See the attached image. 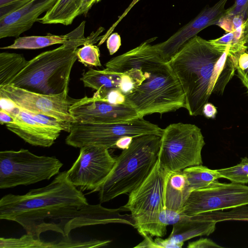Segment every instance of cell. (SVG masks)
I'll return each mask as SVG.
<instances>
[{
  "label": "cell",
  "instance_id": "ba28073f",
  "mask_svg": "<svg viewBox=\"0 0 248 248\" xmlns=\"http://www.w3.org/2000/svg\"><path fill=\"white\" fill-rule=\"evenodd\" d=\"M63 164L55 156H39L29 150L0 152V188L28 186L48 180L60 173Z\"/></svg>",
  "mask_w": 248,
  "mask_h": 248
},
{
  "label": "cell",
  "instance_id": "e0dca14e",
  "mask_svg": "<svg viewBox=\"0 0 248 248\" xmlns=\"http://www.w3.org/2000/svg\"><path fill=\"white\" fill-rule=\"evenodd\" d=\"M217 221L204 218L202 214L184 215L181 220L173 224L169 236L166 240L170 243H184L192 238L209 235L216 229Z\"/></svg>",
  "mask_w": 248,
  "mask_h": 248
},
{
  "label": "cell",
  "instance_id": "4316f807",
  "mask_svg": "<svg viewBox=\"0 0 248 248\" xmlns=\"http://www.w3.org/2000/svg\"><path fill=\"white\" fill-rule=\"evenodd\" d=\"M77 55L78 61L86 66H101L99 49L93 44H86L82 47L78 48Z\"/></svg>",
  "mask_w": 248,
  "mask_h": 248
},
{
  "label": "cell",
  "instance_id": "7a4b0ae2",
  "mask_svg": "<svg viewBox=\"0 0 248 248\" xmlns=\"http://www.w3.org/2000/svg\"><path fill=\"white\" fill-rule=\"evenodd\" d=\"M147 40L136 47L112 58L105 64L108 71L128 75L135 88L125 96L139 117L186 108L182 86L170 65Z\"/></svg>",
  "mask_w": 248,
  "mask_h": 248
},
{
  "label": "cell",
  "instance_id": "836d02e7",
  "mask_svg": "<svg viewBox=\"0 0 248 248\" xmlns=\"http://www.w3.org/2000/svg\"><path fill=\"white\" fill-rule=\"evenodd\" d=\"M121 45L120 36L117 32L111 34L107 40V46L110 55H113L119 49Z\"/></svg>",
  "mask_w": 248,
  "mask_h": 248
},
{
  "label": "cell",
  "instance_id": "f1b7e54d",
  "mask_svg": "<svg viewBox=\"0 0 248 248\" xmlns=\"http://www.w3.org/2000/svg\"><path fill=\"white\" fill-rule=\"evenodd\" d=\"M110 240H100L93 239L86 241H74L68 238L56 244V248H98L108 246Z\"/></svg>",
  "mask_w": 248,
  "mask_h": 248
},
{
  "label": "cell",
  "instance_id": "2e32d148",
  "mask_svg": "<svg viewBox=\"0 0 248 248\" xmlns=\"http://www.w3.org/2000/svg\"><path fill=\"white\" fill-rule=\"evenodd\" d=\"M57 0H31L19 9L0 18V39L18 37L30 29L39 16Z\"/></svg>",
  "mask_w": 248,
  "mask_h": 248
},
{
  "label": "cell",
  "instance_id": "8992f818",
  "mask_svg": "<svg viewBox=\"0 0 248 248\" xmlns=\"http://www.w3.org/2000/svg\"><path fill=\"white\" fill-rule=\"evenodd\" d=\"M168 171L157 159L149 175L128 194L127 203L122 207L130 212L134 227L142 236L161 237L166 234L167 227L161 223L160 216L165 209L164 192Z\"/></svg>",
  "mask_w": 248,
  "mask_h": 248
},
{
  "label": "cell",
  "instance_id": "3957f363",
  "mask_svg": "<svg viewBox=\"0 0 248 248\" xmlns=\"http://www.w3.org/2000/svg\"><path fill=\"white\" fill-rule=\"evenodd\" d=\"M238 58L199 36L189 39L168 62L183 90L190 116L202 115L212 93L222 95L238 67Z\"/></svg>",
  "mask_w": 248,
  "mask_h": 248
},
{
  "label": "cell",
  "instance_id": "d4e9b609",
  "mask_svg": "<svg viewBox=\"0 0 248 248\" xmlns=\"http://www.w3.org/2000/svg\"><path fill=\"white\" fill-rule=\"evenodd\" d=\"M55 242H46L26 234L19 238H0V248H55Z\"/></svg>",
  "mask_w": 248,
  "mask_h": 248
},
{
  "label": "cell",
  "instance_id": "d590c367",
  "mask_svg": "<svg viewBox=\"0 0 248 248\" xmlns=\"http://www.w3.org/2000/svg\"><path fill=\"white\" fill-rule=\"evenodd\" d=\"M155 242L158 247V248H181L184 243L174 244L168 242L166 239H163L159 237H157L155 239Z\"/></svg>",
  "mask_w": 248,
  "mask_h": 248
},
{
  "label": "cell",
  "instance_id": "5b68a950",
  "mask_svg": "<svg viewBox=\"0 0 248 248\" xmlns=\"http://www.w3.org/2000/svg\"><path fill=\"white\" fill-rule=\"evenodd\" d=\"M161 137L153 134L133 138L128 148L115 157V163L98 192L100 203L129 194L151 172L157 159Z\"/></svg>",
  "mask_w": 248,
  "mask_h": 248
},
{
  "label": "cell",
  "instance_id": "8d00e7d4",
  "mask_svg": "<svg viewBox=\"0 0 248 248\" xmlns=\"http://www.w3.org/2000/svg\"><path fill=\"white\" fill-rule=\"evenodd\" d=\"M14 116L6 110L0 109V123L1 125L12 124L15 122Z\"/></svg>",
  "mask_w": 248,
  "mask_h": 248
},
{
  "label": "cell",
  "instance_id": "d6a6232c",
  "mask_svg": "<svg viewBox=\"0 0 248 248\" xmlns=\"http://www.w3.org/2000/svg\"><path fill=\"white\" fill-rule=\"evenodd\" d=\"M101 97L114 104H122L125 102V96L119 89L111 90Z\"/></svg>",
  "mask_w": 248,
  "mask_h": 248
},
{
  "label": "cell",
  "instance_id": "ab89813d",
  "mask_svg": "<svg viewBox=\"0 0 248 248\" xmlns=\"http://www.w3.org/2000/svg\"><path fill=\"white\" fill-rule=\"evenodd\" d=\"M133 138L130 136H124L117 140L116 143L115 148L124 150L128 148L131 144Z\"/></svg>",
  "mask_w": 248,
  "mask_h": 248
},
{
  "label": "cell",
  "instance_id": "4dcf8cb0",
  "mask_svg": "<svg viewBox=\"0 0 248 248\" xmlns=\"http://www.w3.org/2000/svg\"><path fill=\"white\" fill-rule=\"evenodd\" d=\"M224 16H238L246 21L248 17V0H235L234 4L226 9Z\"/></svg>",
  "mask_w": 248,
  "mask_h": 248
},
{
  "label": "cell",
  "instance_id": "7c38bea8",
  "mask_svg": "<svg viewBox=\"0 0 248 248\" xmlns=\"http://www.w3.org/2000/svg\"><path fill=\"white\" fill-rule=\"evenodd\" d=\"M66 90L55 95L44 94L9 84L0 87V97L30 112L43 114L71 122L76 120L70 112L71 106L78 99L71 98Z\"/></svg>",
  "mask_w": 248,
  "mask_h": 248
},
{
  "label": "cell",
  "instance_id": "1f68e13d",
  "mask_svg": "<svg viewBox=\"0 0 248 248\" xmlns=\"http://www.w3.org/2000/svg\"><path fill=\"white\" fill-rule=\"evenodd\" d=\"M187 247L188 248H221L222 247L218 245L213 240L207 238H201L196 241L188 243Z\"/></svg>",
  "mask_w": 248,
  "mask_h": 248
},
{
  "label": "cell",
  "instance_id": "52a82bcc",
  "mask_svg": "<svg viewBox=\"0 0 248 248\" xmlns=\"http://www.w3.org/2000/svg\"><path fill=\"white\" fill-rule=\"evenodd\" d=\"M205 144L201 129L195 124H170L163 129L158 160L170 171L202 165V151Z\"/></svg>",
  "mask_w": 248,
  "mask_h": 248
},
{
  "label": "cell",
  "instance_id": "d6986e66",
  "mask_svg": "<svg viewBox=\"0 0 248 248\" xmlns=\"http://www.w3.org/2000/svg\"><path fill=\"white\" fill-rule=\"evenodd\" d=\"M85 21H83L78 27L65 35L47 34L45 36H28L19 37L9 46L1 47V49H36L55 44H63L84 32Z\"/></svg>",
  "mask_w": 248,
  "mask_h": 248
},
{
  "label": "cell",
  "instance_id": "f35d334b",
  "mask_svg": "<svg viewBox=\"0 0 248 248\" xmlns=\"http://www.w3.org/2000/svg\"><path fill=\"white\" fill-rule=\"evenodd\" d=\"M101 0H83L78 15H86L92 7Z\"/></svg>",
  "mask_w": 248,
  "mask_h": 248
},
{
  "label": "cell",
  "instance_id": "e575fe53",
  "mask_svg": "<svg viewBox=\"0 0 248 248\" xmlns=\"http://www.w3.org/2000/svg\"><path fill=\"white\" fill-rule=\"evenodd\" d=\"M217 113V108L212 103L207 102L204 105L202 109V114L207 118H215Z\"/></svg>",
  "mask_w": 248,
  "mask_h": 248
},
{
  "label": "cell",
  "instance_id": "ffe728a7",
  "mask_svg": "<svg viewBox=\"0 0 248 248\" xmlns=\"http://www.w3.org/2000/svg\"><path fill=\"white\" fill-rule=\"evenodd\" d=\"M83 0H57L37 22L43 24L69 25L78 16Z\"/></svg>",
  "mask_w": 248,
  "mask_h": 248
},
{
  "label": "cell",
  "instance_id": "484cf974",
  "mask_svg": "<svg viewBox=\"0 0 248 248\" xmlns=\"http://www.w3.org/2000/svg\"><path fill=\"white\" fill-rule=\"evenodd\" d=\"M238 164L232 167L217 170L221 178L237 184L248 183V157L241 158Z\"/></svg>",
  "mask_w": 248,
  "mask_h": 248
},
{
  "label": "cell",
  "instance_id": "44dd1931",
  "mask_svg": "<svg viewBox=\"0 0 248 248\" xmlns=\"http://www.w3.org/2000/svg\"><path fill=\"white\" fill-rule=\"evenodd\" d=\"M122 73H114L106 69L102 70L90 68L82 74L80 80L85 87L95 90L93 96L102 97L108 92L119 89Z\"/></svg>",
  "mask_w": 248,
  "mask_h": 248
},
{
  "label": "cell",
  "instance_id": "ac0fdd59",
  "mask_svg": "<svg viewBox=\"0 0 248 248\" xmlns=\"http://www.w3.org/2000/svg\"><path fill=\"white\" fill-rule=\"evenodd\" d=\"M192 191L183 170L169 171L165 186V209L181 211Z\"/></svg>",
  "mask_w": 248,
  "mask_h": 248
},
{
  "label": "cell",
  "instance_id": "7402d4cb",
  "mask_svg": "<svg viewBox=\"0 0 248 248\" xmlns=\"http://www.w3.org/2000/svg\"><path fill=\"white\" fill-rule=\"evenodd\" d=\"M244 24L233 31L227 32L217 39L209 40L211 44L217 49L225 51L232 57L239 59L240 55L247 51L248 41L245 34Z\"/></svg>",
  "mask_w": 248,
  "mask_h": 248
},
{
  "label": "cell",
  "instance_id": "9a60e30c",
  "mask_svg": "<svg viewBox=\"0 0 248 248\" xmlns=\"http://www.w3.org/2000/svg\"><path fill=\"white\" fill-rule=\"evenodd\" d=\"M2 108L11 113L15 118L14 123L5 125L6 128L32 146L49 147L60 135L61 131L37 122L29 112L12 102Z\"/></svg>",
  "mask_w": 248,
  "mask_h": 248
},
{
  "label": "cell",
  "instance_id": "5bb4252c",
  "mask_svg": "<svg viewBox=\"0 0 248 248\" xmlns=\"http://www.w3.org/2000/svg\"><path fill=\"white\" fill-rule=\"evenodd\" d=\"M227 1L219 0L213 6L207 5L167 40L154 45L162 58L168 62L189 39L207 27L216 25L225 13Z\"/></svg>",
  "mask_w": 248,
  "mask_h": 248
},
{
  "label": "cell",
  "instance_id": "4fadbf2b",
  "mask_svg": "<svg viewBox=\"0 0 248 248\" xmlns=\"http://www.w3.org/2000/svg\"><path fill=\"white\" fill-rule=\"evenodd\" d=\"M69 111L76 121L87 123H120L139 117L135 109L126 102L114 104L93 95L78 99Z\"/></svg>",
  "mask_w": 248,
  "mask_h": 248
},
{
  "label": "cell",
  "instance_id": "603a6c76",
  "mask_svg": "<svg viewBox=\"0 0 248 248\" xmlns=\"http://www.w3.org/2000/svg\"><path fill=\"white\" fill-rule=\"evenodd\" d=\"M29 61L23 55L9 52L0 53V87L10 84L25 68Z\"/></svg>",
  "mask_w": 248,
  "mask_h": 248
},
{
  "label": "cell",
  "instance_id": "6da1fadb",
  "mask_svg": "<svg viewBox=\"0 0 248 248\" xmlns=\"http://www.w3.org/2000/svg\"><path fill=\"white\" fill-rule=\"evenodd\" d=\"M0 218L17 222L37 239L47 231L68 238L77 228L114 223L115 214L113 209L101 203L90 205L82 192L70 181L67 171H63L46 186L23 195L3 196Z\"/></svg>",
  "mask_w": 248,
  "mask_h": 248
},
{
  "label": "cell",
  "instance_id": "9c48e42d",
  "mask_svg": "<svg viewBox=\"0 0 248 248\" xmlns=\"http://www.w3.org/2000/svg\"><path fill=\"white\" fill-rule=\"evenodd\" d=\"M163 129L158 125L139 117L120 123L100 124L75 121L71 124L65 139L68 145L81 148L94 145L109 149L115 148L118 140L124 136L133 138L146 135L161 136Z\"/></svg>",
  "mask_w": 248,
  "mask_h": 248
},
{
  "label": "cell",
  "instance_id": "cb8c5ba5",
  "mask_svg": "<svg viewBox=\"0 0 248 248\" xmlns=\"http://www.w3.org/2000/svg\"><path fill=\"white\" fill-rule=\"evenodd\" d=\"M192 191L208 186L221 177L217 170H212L202 165L186 168L183 170Z\"/></svg>",
  "mask_w": 248,
  "mask_h": 248
},
{
  "label": "cell",
  "instance_id": "8fae6325",
  "mask_svg": "<svg viewBox=\"0 0 248 248\" xmlns=\"http://www.w3.org/2000/svg\"><path fill=\"white\" fill-rule=\"evenodd\" d=\"M116 161L109 149L94 145L80 148L78 156L67 171L70 181L82 192L98 191Z\"/></svg>",
  "mask_w": 248,
  "mask_h": 248
},
{
  "label": "cell",
  "instance_id": "30bf717a",
  "mask_svg": "<svg viewBox=\"0 0 248 248\" xmlns=\"http://www.w3.org/2000/svg\"><path fill=\"white\" fill-rule=\"evenodd\" d=\"M246 205L248 186L216 180L205 188L192 191L181 212L187 216H194Z\"/></svg>",
  "mask_w": 248,
  "mask_h": 248
},
{
  "label": "cell",
  "instance_id": "b9f144b4",
  "mask_svg": "<svg viewBox=\"0 0 248 248\" xmlns=\"http://www.w3.org/2000/svg\"><path fill=\"white\" fill-rule=\"evenodd\" d=\"M245 34L248 41V17L245 22Z\"/></svg>",
  "mask_w": 248,
  "mask_h": 248
},
{
  "label": "cell",
  "instance_id": "74e56055",
  "mask_svg": "<svg viewBox=\"0 0 248 248\" xmlns=\"http://www.w3.org/2000/svg\"><path fill=\"white\" fill-rule=\"evenodd\" d=\"M144 240L134 248H158L157 246L153 241L151 236L150 235H145L143 236Z\"/></svg>",
  "mask_w": 248,
  "mask_h": 248
},
{
  "label": "cell",
  "instance_id": "60d3db41",
  "mask_svg": "<svg viewBox=\"0 0 248 248\" xmlns=\"http://www.w3.org/2000/svg\"><path fill=\"white\" fill-rule=\"evenodd\" d=\"M237 76L243 85L246 87L248 93V68L244 70L237 69Z\"/></svg>",
  "mask_w": 248,
  "mask_h": 248
},
{
  "label": "cell",
  "instance_id": "f546056e",
  "mask_svg": "<svg viewBox=\"0 0 248 248\" xmlns=\"http://www.w3.org/2000/svg\"><path fill=\"white\" fill-rule=\"evenodd\" d=\"M31 0H0V18L19 9Z\"/></svg>",
  "mask_w": 248,
  "mask_h": 248
},
{
  "label": "cell",
  "instance_id": "83f0119b",
  "mask_svg": "<svg viewBox=\"0 0 248 248\" xmlns=\"http://www.w3.org/2000/svg\"><path fill=\"white\" fill-rule=\"evenodd\" d=\"M27 112H29L36 121L46 126L55 130H59L61 132L64 131L69 133L70 131L71 124L72 122L61 121L43 114L34 113L29 111Z\"/></svg>",
  "mask_w": 248,
  "mask_h": 248
},
{
  "label": "cell",
  "instance_id": "277c9868",
  "mask_svg": "<svg viewBox=\"0 0 248 248\" xmlns=\"http://www.w3.org/2000/svg\"><path fill=\"white\" fill-rule=\"evenodd\" d=\"M99 34L93 33L85 38L84 32L55 49L39 54L29 61L10 84L48 95L68 90L71 71L78 59V47L95 43L99 39Z\"/></svg>",
  "mask_w": 248,
  "mask_h": 248
}]
</instances>
